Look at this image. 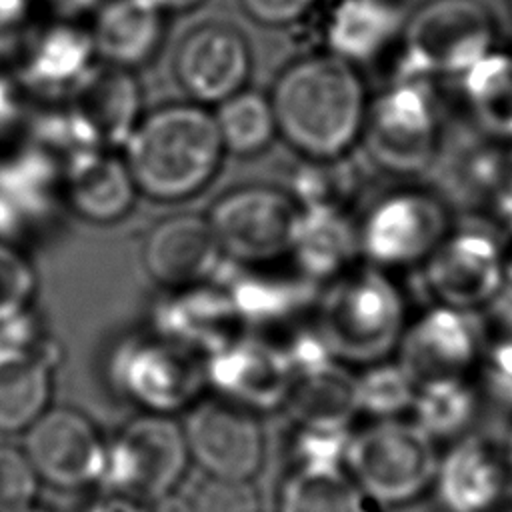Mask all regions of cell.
I'll return each mask as SVG.
<instances>
[{
  "label": "cell",
  "instance_id": "cell-1",
  "mask_svg": "<svg viewBox=\"0 0 512 512\" xmlns=\"http://www.w3.org/2000/svg\"><path fill=\"white\" fill-rule=\"evenodd\" d=\"M278 134L306 160L346 156L362 136L368 96L358 68L332 56L286 66L268 96Z\"/></svg>",
  "mask_w": 512,
  "mask_h": 512
},
{
  "label": "cell",
  "instance_id": "cell-2",
  "mask_svg": "<svg viewBox=\"0 0 512 512\" xmlns=\"http://www.w3.org/2000/svg\"><path fill=\"white\" fill-rule=\"evenodd\" d=\"M222 154L214 114L196 102L166 104L140 116L122 146L138 194L158 202L186 200L204 190Z\"/></svg>",
  "mask_w": 512,
  "mask_h": 512
},
{
  "label": "cell",
  "instance_id": "cell-3",
  "mask_svg": "<svg viewBox=\"0 0 512 512\" xmlns=\"http://www.w3.org/2000/svg\"><path fill=\"white\" fill-rule=\"evenodd\" d=\"M316 328L342 364L390 358L410 320L408 302L392 272L358 262L320 288Z\"/></svg>",
  "mask_w": 512,
  "mask_h": 512
},
{
  "label": "cell",
  "instance_id": "cell-4",
  "mask_svg": "<svg viewBox=\"0 0 512 512\" xmlns=\"http://www.w3.org/2000/svg\"><path fill=\"white\" fill-rule=\"evenodd\" d=\"M496 24L480 0H428L404 26L396 76L460 78L494 50Z\"/></svg>",
  "mask_w": 512,
  "mask_h": 512
},
{
  "label": "cell",
  "instance_id": "cell-5",
  "mask_svg": "<svg viewBox=\"0 0 512 512\" xmlns=\"http://www.w3.org/2000/svg\"><path fill=\"white\" fill-rule=\"evenodd\" d=\"M434 82L394 76L376 98L368 100L362 144L368 158L396 176L426 170L442 138Z\"/></svg>",
  "mask_w": 512,
  "mask_h": 512
},
{
  "label": "cell",
  "instance_id": "cell-6",
  "mask_svg": "<svg viewBox=\"0 0 512 512\" xmlns=\"http://www.w3.org/2000/svg\"><path fill=\"white\" fill-rule=\"evenodd\" d=\"M360 258L386 272L420 268L450 232L446 202L418 186H404L374 200L360 222Z\"/></svg>",
  "mask_w": 512,
  "mask_h": 512
},
{
  "label": "cell",
  "instance_id": "cell-7",
  "mask_svg": "<svg viewBox=\"0 0 512 512\" xmlns=\"http://www.w3.org/2000/svg\"><path fill=\"white\" fill-rule=\"evenodd\" d=\"M190 462L182 424L172 416L140 412L106 442L100 486L152 502L180 484Z\"/></svg>",
  "mask_w": 512,
  "mask_h": 512
},
{
  "label": "cell",
  "instance_id": "cell-8",
  "mask_svg": "<svg viewBox=\"0 0 512 512\" xmlns=\"http://www.w3.org/2000/svg\"><path fill=\"white\" fill-rule=\"evenodd\" d=\"M350 478L378 502H406L434 482V440L414 422L378 420L352 434L346 462Z\"/></svg>",
  "mask_w": 512,
  "mask_h": 512
},
{
  "label": "cell",
  "instance_id": "cell-9",
  "mask_svg": "<svg viewBox=\"0 0 512 512\" xmlns=\"http://www.w3.org/2000/svg\"><path fill=\"white\" fill-rule=\"evenodd\" d=\"M112 380L120 394L142 412L172 416L202 398L208 386L206 358L154 332L116 352Z\"/></svg>",
  "mask_w": 512,
  "mask_h": 512
},
{
  "label": "cell",
  "instance_id": "cell-10",
  "mask_svg": "<svg viewBox=\"0 0 512 512\" xmlns=\"http://www.w3.org/2000/svg\"><path fill=\"white\" fill-rule=\"evenodd\" d=\"M302 208L290 192L248 184L222 194L208 222L224 258L242 266L272 264L290 254Z\"/></svg>",
  "mask_w": 512,
  "mask_h": 512
},
{
  "label": "cell",
  "instance_id": "cell-11",
  "mask_svg": "<svg viewBox=\"0 0 512 512\" xmlns=\"http://www.w3.org/2000/svg\"><path fill=\"white\" fill-rule=\"evenodd\" d=\"M432 304L484 312L506 284L496 232L450 228L420 266Z\"/></svg>",
  "mask_w": 512,
  "mask_h": 512
},
{
  "label": "cell",
  "instance_id": "cell-12",
  "mask_svg": "<svg viewBox=\"0 0 512 512\" xmlns=\"http://www.w3.org/2000/svg\"><path fill=\"white\" fill-rule=\"evenodd\" d=\"M190 462L204 476L252 480L266 450L258 414L220 396L196 400L182 422Z\"/></svg>",
  "mask_w": 512,
  "mask_h": 512
},
{
  "label": "cell",
  "instance_id": "cell-13",
  "mask_svg": "<svg viewBox=\"0 0 512 512\" xmlns=\"http://www.w3.org/2000/svg\"><path fill=\"white\" fill-rule=\"evenodd\" d=\"M486 342V324L478 312L432 304L408 320L394 354L416 384H422L466 378L478 366Z\"/></svg>",
  "mask_w": 512,
  "mask_h": 512
},
{
  "label": "cell",
  "instance_id": "cell-14",
  "mask_svg": "<svg viewBox=\"0 0 512 512\" xmlns=\"http://www.w3.org/2000/svg\"><path fill=\"white\" fill-rule=\"evenodd\" d=\"M140 84L132 70L92 64L64 94V118L84 150H118L140 120Z\"/></svg>",
  "mask_w": 512,
  "mask_h": 512
},
{
  "label": "cell",
  "instance_id": "cell-15",
  "mask_svg": "<svg viewBox=\"0 0 512 512\" xmlns=\"http://www.w3.org/2000/svg\"><path fill=\"white\" fill-rule=\"evenodd\" d=\"M40 482L60 490L98 484L106 442L94 422L66 406L48 408L26 432L24 446Z\"/></svg>",
  "mask_w": 512,
  "mask_h": 512
},
{
  "label": "cell",
  "instance_id": "cell-16",
  "mask_svg": "<svg viewBox=\"0 0 512 512\" xmlns=\"http://www.w3.org/2000/svg\"><path fill=\"white\" fill-rule=\"evenodd\" d=\"M292 378L282 350L250 334L206 358V382L216 396L254 414L284 408Z\"/></svg>",
  "mask_w": 512,
  "mask_h": 512
},
{
  "label": "cell",
  "instance_id": "cell-17",
  "mask_svg": "<svg viewBox=\"0 0 512 512\" xmlns=\"http://www.w3.org/2000/svg\"><path fill=\"white\" fill-rule=\"evenodd\" d=\"M252 68L246 38L226 24H204L178 44L174 76L196 104H220L244 90Z\"/></svg>",
  "mask_w": 512,
  "mask_h": 512
},
{
  "label": "cell",
  "instance_id": "cell-18",
  "mask_svg": "<svg viewBox=\"0 0 512 512\" xmlns=\"http://www.w3.org/2000/svg\"><path fill=\"white\" fill-rule=\"evenodd\" d=\"M222 260L224 252L208 218L198 214H174L160 220L142 248L146 272L166 290L210 282Z\"/></svg>",
  "mask_w": 512,
  "mask_h": 512
},
{
  "label": "cell",
  "instance_id": "cell-19",
  "mask_svg": "<svg viewBox=\"0 0 512 512\" xmlns=\"http://www.w3.org/2000/svg\"><path fill=\"white\" fill-rule=\"evenodd\" d=\"M154 308L156 334L184 344L204 358L246 336L240 316L226 288L206 284L166 290Z\"/></svg>",
  "mask_w": 512,
  "mask_h": 512
},
{
  "label": "cell",
  "instance_id": "cell-20",
  "mask_svg": "<svg viewBox=\"0 0 512 512\" xmlns=\"http://www.w3.org/2000/svg\"><path fill=\"white\" fill-rule=\"evenodd\" d=\"M60 196L76 216L94 224H110L132 210L138 188L122 154L82 150L62 166Z\"/></svg>",
  "mask_w": 512,
  "mask_h": 512
},
{
  "label": "cell",
  "instance_id": "cell-21",
  "mask_svg": "<svg viewBox=\"0 0 512 512\" xmlns=\"http://www.w3.org/2000/svg\"><path fill=\"white\" fill-rule=\"evenodd\" d=\"M56 360L44 338L0 346V434H24L50 408Z\"/></svg>",
  "mask_w": 512,
  "mask_h": 512
},
{
  "label": "cell",
  "instance_id": "cell-22",
  "mask_svg": "<svg viewBox=\"0 0 512 512\" xmlns=\"http://www.w3.org/2000/svg\"><path fill=\"white\" fill-rule=\"evenodd\" d=\"M406 20L398 0H338L324 26L328 54L356 68L370 64L402 38Z\"/></svg>",
  "mask_w": 512,
  "mask_h": 512
},
{
  "label": "cell",
  "instance_id": "cell-23",
  "mask_svg": "<svg viewBox=\"0 0 512 512\" xmlns=\"http://www.w3.org/2000/svg\"><path fill=\"white\" fill-rule=\"evenodd\" d=\"M18 58V78L28 92L64 96L94 64L96 52L90 30L60 20L32 34Z\"/></svg>",
  "mask_w": 512,
  "mask_h": 512
},
{
  "label": "cell",
  "instance_id": "cell-24",
  "mask_svg": "<svg viewBox=\"0 0 512 512\" xmlns=\"http://www.w3.org/2000/svg\"><path fill=\"white\" fill-rule=\"evenodd\" d=\"M294 268L324 286L358 264V228L346 208H302L296 236L288 254Z\"/></svg>",
  "mask_w": 512,
  "mask_h": 512
},
{
  "label": "cell",
  "instance_id": "cell-25",
  "mask_svg": "<svg viewBox=\"0 0 512 512\" xmlns=\"http://www.w3.org/2000/svg\"><path fill=\"white\" fill-rule=\"evenodd\" d=\"M272 264H238L240 274L226 286L246 324H288L310 306H316L322 286L308 280L296 268L292 272H278L270 268Z\"/></svg>",
  "mask_w": 512,
  "mask_h": 512
},
{
  "label": "cell",
  "instance_id": "cell-26",
  "mask_svg": "<svg viewBox=\"0 0 512 512\" xmlns=\"http://www.w3.org/2000/svg\"><path fill=\"white\" fill-rule=\"evenodd\" d=\"M504 474L494 450L482 440L468 438L438 460L434 484L448 512H488L502 500Z\"/></svg>",
  "mask_w": 512,
  "mask_h": 512
},
{
  "label": "cell",
  "instance_id": "cell-27",
  "mask_svg": "<svg viewBox=\"0 0 512 512\" xmlns=\"http://www.w3.org/2000/svg\"><path fill=\"white\" fill-rule=\"evenodd\" d=\"M90 38L102 62L134 70L162 42V10L150 0H108L94 18Z\"/></svg>",
  "mask_w": 512,
  "mask_h": 512
},
{
  "label": "cell",
  "instance_id": "cell-28",
  "mask_svg": "<svg viewBox=\"0 0 512 512\" xmlns=\"http://www.w3.org/2000/svg\"><path fill=\"white\" fill-rule=\"evenodd\" d=\"M284 408L296 426L348 428L358 414L354 376L338 360L294 374Z\"/></svg>",
  "mask_w": 512,
  "mask_h": 512
},
{
  "label": "cell",
  "instance_id": "cell-29",
  "mask_svg": "<svg viewBox=\"0 0 512 512\" xmlns=\"http://www.w3.org/2000/svg\"><path fill=\"white\" fill-rule=\"evenodd\" d=\"M458 82L474 120L490 136L512 144V54L490 50Z\"/></svg>",
  "mask_w": 512,
  "mask_h": 512
},
{
  "label": "cell",
  "instance_id": "cell-30",
  "mask_svg": "<svg viewBox=\"0 0 512 512\" xmlns=\"http://www.w3.org/2000/svg\"><path fill=\"white\" fill-rule=\"evenodd\" d=\"M368 500L344 468L296 466L280 488L278 512H370Z\"/></svg>",
  "mask_w": 512,
  "mask_h": 512
},
{
  "label": "cell",
  "instance_id": "cell-31",
  "mask_svg": "<svg viewBox=\"0 0 512 512\" xmlns=\"http://www.w3.org/2000/svg\"><path fill=\"white\" fill-rule=\"evenodd\" d=\"M216 106L214 122L224 152L254 156L264 152L278 134L272 104L260 92L244 88Z\"/></svg>",
  "mask_w": 512,
  "mask_h": 512
},
{
  "label": "cell",
  "instance_id": "cell-32",
  "mask_svg": "<svg viewBox=\"0 0 512 512\" xmlns=\"http://www.w3.org/2000/svg\"><path fill=\"white\" fill-rule=\"evenodd\" d=\"M478 394L466 378H438L418 384L412 402L414 424L432 440L460 434L476 416Z\"/></svg>",
  "mask_w": 512,
  "mask_h": 512
},
{
  "label": "cell",
  "instance_id": "cell-33",
  "mask_svg": "<svg viewBox=\"0 0 512 512\" xmlns=\"http://www.w3.org/2000/svg\"><path fill=\"white\" fill-rule=\"evenodd\" d=\"M358 412H366L380 420H390L412 408L416 396V380L396 358H384L366 364L354 376Z\"/></svg>",
  "mask_w": 512,
  "mask_h": 512
},
{
  "label": "cell",
  "instance_id": "cell-34",
  "mask_svg": "<svg viewBox=\"0 0 512 512\" xmlns=\"http://www.w3.org/2000/svg\"><path fill=\"white\" fill-rule=\"evenodd\" d=\"M36 274L28 258L10 242L0 240V322L30 308Z\"/></svg>",
  "mask_w": 512,
  "mask_h": 512
},
{
  "label": "cell",
  "instance_id": "cell-35",
  "mask_svg": "<svg viewBox=\"0 0 512 512\" xmlns=\"http://www.w3.org/2000/svg\"><path fill=\"white\" fill-rule=\"evenodd\" d=\"M352 432L348 428L296 426L292 452L296 466L342 468L348 456Z\"/></svg>",
  "mask_w": 512,
  "mask_h": 512
},
{
  "label": "cell",
  "instance_id": "cell-36",
  "mask_svg": "<svg viewBox=\"0 0 512 512\" xmlns=\"http://www.w3.org/2000/svg\"><path fill=\"white\" fill-rule=\"evenodd\" d=\"M40 478L22 448L0 444V512H18L34 504Z\"/></svg>",
  "mask_w": 512,
  "mask_h": 512
},
{
  "label": "cell",
  "instance_id": "cell-37",
  "mask_svg": "<svg viewBox=\"0 0 512 512\" xmlns=\"http://www.w3.org/2000/svg\"><path fill=\"white\" fill-rule=\"evenodd\" d=\"M194 512H258L260 502L250 480L204 476L188 496Z\"/></svg>",
  "mask_w": 512,
  "mask_h": 512
},
{
  "label": "cell",
  "instance_id": "cell-38",
  "mask_svg": "<svg viewBox=\"0 0 512 512\" xmlns=\"http://www.w3.org/2000/svg\"><path fill=\"white\" fill-rule=\"evenodd\" d=\"M486 392L498 402L512 406V338L494 336L486 342L476 366Z\"/></svg>",
  "mask_w": 512,
  "mask_h": 512
},
{
  "label": "cell",
  "instance_id": "cell-39",
  "mask_svg": "<svg viewBox=\"0 0 512 512\" xmlns=\"http://www.w3.org/2000/svg\"><path fill=\"white\" fill-rule=\"evenodd\" d=\"M32 14L30 0H0V58L20 56L28 34Z\"/></svg>",
  "mask_w": 512,
  "mask_h": 512
},
{
  "label": "cell",
  "instance_id": "cell-40",
  "mask_svg": "<svg viewBox=\"0 0 512 512\" xmlns=\"http://www.w3.org/2000/svg\"><path fill=\"white\" fill-rule=\"evenodd\" d=\"M26 92L18 74L0 70V142L12 136L26 120Z\"/></svg>",
  "mask_w": 512,
  "mask_h": 512
},
{
  "label": "cell",
  "instance_id": "cell-41",
  "mask_svg": "<svg viewBox=\"0 0 512 512\" xmlns=\"http://www.w3.org/2000/svg\"><path fill=\"white\" fill-rule=\"evenodd\" d=\"M244 12L264 26H286L300 20L316 0H240Z\"/></svg>",
  "mask_w": 512,
  "mask_h": 512
},
{
  "label": "cell",
  "instance_id": "cell-42",
  "mask_svg": "<svg viewBox=\"0 0 512 512\" xmlns=\"http://www.w3.org/2000/svg\"><path fill=\"white\" fill-rule=\"evenodd\" d=\"M484 312L488 316V322L484 324H490L494 328V336L512 338V284L506 282Z\"/></svg>",
  "mask_w": 512,
  "mask_h": 512
},
{
  "label": "cell",
  "instance_id": "cell-43",
  "mask_svg": "<svg viewBox=\"0 0 512 512\" xmlns=\"http://www.w3.org/2000/svg\"><path fill=\"white\" fill-rule=\"evenodd\" d=\"M82 512H148V502L136 500L126 494L104 492L92 500Z\"/></svg>",
  "mask_w": 512,
  "mask_h": 512
},
{
  "label": "cell",
  "instance_id": "cell-44",
  "mask_svg": "<svg viewBox=\"0 0 512 512\" xmlns=\"http://www.w3.org/2000/svg\"><path fill=\"white\" fill-rule=\"evenodd\" d=\"M500 218V232H496L500 258H502V270L508 284H512V210L498 214Z\"/></svg>",
  "mask_w": 512,
  "mask_h": 512
},
{
  "label": "cell",
  "instance_id": "cell-45",
  "mask_svg": "<svg viewBox=\"0 0 512 512\" xmlns=\"http://www.w3.org/2000/svg\"><path fill=\"white\" fill-rule=\"evenodd\" d=\"M44 2L60 20L70 22V20L94 10V6L100 0H44Z\"/></svg>",
  "mask_w": 512,
  "mask_h": 512
},
{
  "label": "cell",
  "instance_id": "cell-46",
  "mask_svg": "<svg viewBox=\"0 0 512 512\" xmlns=\"http://www.w3.org/2000/svg\"><path fill=\"white\" fill-rule=\"evenodd\" d=\"M494 204H496L498 214L512 210V144H510L508 154L504 156L502 180H500V188L494 196Z\"/></svg>",
  "mask_w": 512,
  "mask_h": 512
},
{
  "label": "cell",
  "instance_id": "cell-47",
  "mask_svg": "<svg viewBox=\"0 0 512 512\" xmlns=\"http://www.w3.org/2000/svg\"><path fill=\"white\" fill-rule=\"evenodd\" d=\"M148 512H194L188 496L168 492L152 502H148Z\"/></svg>",
  "mask_w": 512,
  "mask_h": 512
},
{
  "label": "cell",
  "instance_id": "cell-48",
  "mask_svg": "<svg viewBox=\"0 0 512 512\" xmlns=\"http://www.w3.org/2000/svg\"><path fill=\"white\" fill-rule=\"evenodd\" d=\"M158 10H172V12H182L198 6L202 0H150Z\"/></svg>",
  "mask_w": 512,
  "mask_h": 512
},
{
  "label": "cell",
  "instance_id": "cell-49",
  "mask_svg": "<svg viewBox=\"0 0 512 512\" xmlns=\"http://www.w3.org/2000/svg\"><path fill=\"white\" fill-rule=\"evenodd\" d=\"M504 464H506V468H508L510 474H512V430H510L508 440H506V458H504Z\"/></svg>",
  "mask_w": 512,
  "mask_h": 512
},
{
  "label": "cell",
  "instance_id": "cell-50",
  "mask_svg": "<svg viewBox=\"0 0 512 512\" xmlns=\"http://www.w3.org/2000/svg\"><path fill=\"white\" fill-rule=\"evenodd\" d=\"M18 512H48V510H44V508H38L36 504H32V506H28V508H24V510H18Z\"/></svg>",
  "mask_w": 512,
  "mask_h": 512
},
{
  "label": "cell",
  "instance_id": "cell-51",
  "mask_svg": "<svg viewBox=\"0 0 512 512\" xmlns=\"http://www.w3.org/2000/svg\"><path fill=\"white\" fill-rule=\"evenodd\" d=\"M488 512H512V508H502V506L498 504V506H494V508L488 510Z\"/></svg>",
  "mask_w": 512,
  "mask_h": 512
},
{
  "label": "cell",
  "instance_id": "cell-52",
  "mask_svg": "<svg viewBox=\"0 0 512 512\" xmlns=\"http://www.w3.org/2000/svg\"><path fill=\"white\" fill-rule=\"evenodd\" d=\"M508 6H510V14H512V0H508Z\"/></svg>",
  "mask_w": 512,
  "mask_h": 512
}]
</instances>
